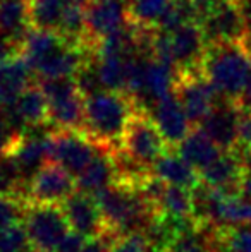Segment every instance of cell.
Instances as JSON below:
<instances>
[{
    "instance_id": "obj_31",
    "label": "cell",
    "mask_w": 251,
    "mask_h": 252,
    "mask_svg": "<svg viewBox=\"0 0 251 252\" xmlns=\"http://www.w3.org/2000/svg\"><path fill=\"white\" fill-rule=\"evenodd\" d=\"M23 134L16 129L5 108H0V156L9 155L19 143Z\"/></svg>"
},
{
    "instance_id": "obj_11",
    "label": "cell",
    "mask_w": 251,
    "mask_h": 252,
    "mask_svg": "<svg viewBox=\"0 0 251 252\" xmlns=\"http://www.w3.org/2000/svg\"><path fill=\"white\" fill-rule=\"evenodd\" d=\"M174 93L193 126H200L201 120L222 100L217 90L200 70L181 72Z\"/></svg>"
},
{
    "instance_id": "obj_25",
    "label": "cell",
    "mask_w": 251,
    "mask_h": 252,
    "mask_svg": "<svg viewBox=\"0 0 251 252\" xmlns=\"http://www.w3.org/2000/svg\"><path fill=\"white\" fill-rule=\"evenodd\" d=\"M66 0H31V23L36 30L59 31Z\"/></svg>"
},
{
    "instance_id": "obj_10",
    "label": "cell",
    "mask_w": 251,
    "mask_h": 252,
    "mask_svg": "<svg viewBox=\"0 0 251 252\" xmlns=\"http://www.w3.org/2000/svg\"><path fill=\"white\" fill-rule=\"evenodd\" d=\"M100 150L102 148L81 130L55 129L52 134L50 161L61 165L72 177H77Z\"/></svg>"
},
{
    "instance_id": "obj_3",
    "label": "cell",
    "mask_w": 251,
    "mask_h": 252,
    "mask_svg": "<svg viewBox=\"0 0 251 252\" xmlns=\"http://www.w3.org/2000/svg\"><path fill=\"white\" fill-rule=\"evenodd\" d=\"M200 72L212 83L222 100L241 105L251 76V50L246 41L208 45Z\"/></svg>"
},
{
    "instance_id": "obj_9",
    "label": "cell",
    "mask_w": 251,
    "mask_h": 252,
    "mask_svg": "<svg viewBox=\"0 0 251 252\" xmlns=\"http://www.w3.org/2000/svg\"><path fill=\"white\" fill-rule=\"evenodd\" d=\"M208 45L245 41L248 24L238 0H224L200 21Z\"/></svg>"
},
{
    "instance_id": "obj_34",
    "label": "cell",
    "mask_w": 251,
    "mask_h": 252,
    "mask_svg": "<svg viewBox=\"0 0 251 252\" xmlns=\"http://www.w3.org/2000/svg\"><path fill=\"white\" fill-rule=\"evenodd\" d=\"M84 242H86V237L74 232V230H71V232L64 237L61 246L57 247L55 252H79L81 247L84 246Z\"/></svg>"
},
{
    "instance_id": "obj_4",
    "label": "cell",
    "mask_w": 251,
    "mask_h": 252,
    "mask_svg": "<svg viewBox=\"0 0 251 252\" xmlns=\"http://www.w3.org/2000/svg\"><path fill=\"white\" fill-rule=\"evenodd\" d=\"M208 43L198 23H189L174 31L151 33V55L172 63L179 72L200 70Z\"/></svg>"
},
{
    "instance_id": "obj_14",
    "label": "cell",
    "mask_w": 251,
    "mask_h": 252,
    "mask_svg": "<svg viewBox=\"0 0 251 252\" xmlns=\"http://www.w3.org/2000/svg\"><path fill=\"white\" fill-rule=\"evenodd\" d=\"M241 113V105L227 100H220L214 106V110L201 120V124L198 127L222 151H231L238 146Z\"/></svg>"
},
{
    "instance_id": "obj_7",
    "label": "cell",
    "mask_w": 251,
    "mask_h": 252,
    "mask_svg": "<svg viewBox=\"0 0 251 252\" xmlns=\"http://www.w3.org/2000/svg\"><path fill=\"white\" fill-rule=\"evenodd\" d=\"M167 143L158 132L151 117L138 110L126 130L121 151L126 153L138 166L151 172V166L167 151Z\"/></svg>"
},
{
    "instance_id": "obj_17",
    "label": "cell",
    "mask_w": 251,
    "mask_h": 252,
    "mask_svg": "<svg viewBox=\"0 0 251 252\" xmlns=\"http://www.w3.org/2000/svg\"><path fill=\"white\" fill-rule=\"evenodd\" d=\"M33 30L31 0H0V38L17 53Z\"/></svg>"
},
{
    "instance_id": "obj_35",
    "label": "cell",
    "mask_w": 251,
    "mask_h": 252,
    "mask_svg": "<svg viewBox=\"0 0 251 252\" xmlns=\"http://www.w3.org/2000/svg\"><path fill=\"white\" fill-rule=\"evenodd\" d=\"M12 55H19V53L14 50V48L10 47L5 40H2V38H0V63H3L7 59H10Z\"/></svg>"
},
{
    "instance_id": "obj_32",
    "label": "cell",
    "mask_w": 251,
    "mask_h": 252,
    "mask_svg": "<svg viewBox=\"0 0 251 252\" xmlns=\"http://www.w3.org/2000/svg\"><path fill=\"white\" fill-rule=\"evenodd\" d=\"M117 237L110 235V233H104L102 237H93V239H86L84 246L81 247L79 252H108L110 244Z\"/></svg>"
},
{
    "instance_id": "obj_24",
    "label": "cell",
    "mask_w": 251,
    "mask_h": 252,
    "mask_svg": "<svg viewBox=\"0 0 251 252\" xmlns=\"http://www.w3.org/2000/svg\"><path fill=\"white\" fill-rule=\"evenodd\" d=\"M131 24L141 30H155L172 0H126Z\"/></svg>"
},
{
    "instance_id": "obj_16",
    "label": "cell",
    "mask_w": 251,
    "mask_h": 252,
    "mask_svg": "<svg viewBox=\"0 0 251 252\" xmlns=\"http://www.w3.org/2000/svg\"><path fill=\"white\" fill-rule=\"evenodd\" d=\"M5 110L21 134L30 127L48 124V100L40 84L26 88Z\"/></svg>"
},
{
    "instance_id": "obj_27",
    "label": "cell",
    "mask_w": 251,
    "mask_h": 252,
    "mask_svg": "<svg viewBox=\"0 0 251 252\" xmlns=\"http://www.w3.org/2000/svg\"><path fill=\"white\" fill-rule=\"evenodd\" d=\"M28 201L16 194H0V232L23 221Z\"/></svg>"
},
{
    "instance_id": "obj_12",
    "label": "cell",
    "mask_w": 251,
    "mask_h": 252,
    "mask_svg": "<svg viewBox=\"0 0 251 252\" xmlns=\"http://www.w3.org/2000/svg\"><path fill=\"white\" fill-rule=\"evenodd\" d=\"M76 190V177L57 163L48 161L28 184L26 201L38 204H62Z\"/></svg>"
},
{
    "instance_id": "obj_23",
    "label": "cell",
    "mask_w": 251,
    "mask_h": 252,
    "mask_svg": "<svg viewBox=\"0 0 251 252\" xmlns=\"http://www.w3.org/2000/svg\"><path fill=\"white\" fill-rule=\"evenodd\" d=\"M217 230L193 225L179 232L162 252H215Z\"/></svg>"
},
{
    "instance_id": "obj_8",
    "label": "cell",
    "mask_w": 251,
    "mask_h": 252,
    "mask_svg": "<svg viewBox=\"0 0 251 252\" xmlns=\"http://www.w3.org/2000/svg\"><path fill=\"white\" fill-rule=\"evenodd\" d=\"M86 43L93 47L104 38L124 31L131 26L126 0H91L84 5Z\"/></svg>"
},
{
    "instance_id": "obj_26",
    "label": "cell",
    "mask_w": 251,
    "mask_h": 252,
    "mask_svg": "<svg viewBox=\"0 0 251 252\" xmlns=\"http://www.w3.org/2000/svg\"><path fill=\"white\" fill-rule=\"evenodd\" d=\"M191 190L167 184L158 201V213L171 218H191Z\"/></svg>"
},
{
    "instance_id": "obj_22",
    "label": "cell",
    "mask_w": 251,
    "mask_h": 252,
    "mask_svg": "<svg viewBox=\"0 0 251 252\" xmlns=\"http://www.w3.org/2000/svg\"><path fill=\"white\" fill-rule=\"evenodd\" d=\"M178 153L193 168L201 172L208 165H212L224 151L198 127L196 130H191L188 136L178 144Z\"/></svg>"
},
{
    "instance_id": "obj_19",
    "label": "cell",
    "mask_w": 251,
    "mask_h": 252,
    "mask_svg": "<svg viewBox=\"0 0 251 252\" xmlns=\"http://www.w3.org/2000/svg\"><path fill=\"white\" fill-rule=\"evenodd\" d=\"M117 180L119 170L114 151L104 150V148L93 156V159L88 163L86 168L76 177L77 190L91 194V196L114 186Z\"/></svg>"
},
{
    "instance_id": "obj_28",
    "label": "cell",
    "mask_w": 251,
    "mask_h": 252,
    "mask_svg": "<svg viewBox=\"0 0 251 252\" xmlns=\"http://www.w3.org/2000/svg\"><path fill=\"white\" fill-rule=\"evenodd\" d=\"M218 242L225 252H251V226L241 225L218 232Z\"/></svg>"
},
{
    "instance_id": "obj_29",
    "label": "cell",
    "mask_w": 251,
    "mask_h": 252,
    "mask_svg": "<svg viewBox=\"0 0 251 252\" xmlns=\"http://www.w3.org/2000/svg\"><path fill=\"white\" fill-rule=\"evenodd\" d=\"M33 246L23 223L0 232V252H33Z\"/></svg>"
},
{
    "instance_id": "obj_13",
    "label": "cell",
    "mask_w": 251,
    "mask_h": 252,
    "mask_svg": "<svg viewBox=\"0 0 251 252\" xmlns=\"http://www.w3.org/2000/svg\"><path fill=\"white\" fill-rule=\"evenodd\" d=\"M61 208L69 221L71 230L81 233L86 239L102 237L104 233H107V225H105L102 209L91 194L76 190L62 202Z\"/></svg>"
},
{
    "instance_id": "obj_6",
    "label": "cell",
    "mask_w": 251,
    "mask_h": 252,
    "mask_svg": "<svg viewBox=\"0 0 251 252\" xmlns=\"http://www.w3.org/2000/svg\"><path fill=\"white\" fill-rule=\"evenodd\" d=\"M23 225L35 252H55L64 237L71 232L61 204L28 202Z\"/></svg>"
},
{
    "instance_id": "obj_36",
    "label": "cell",
    "mask_w": 251,
    "mask_h": 252,
    "mask_svg": "<svg viewBox=\"0 0 251 252\" xmlns=\"http://www.w3.org/2000/svg\"><path fill=\"white\" fill-rule=\"evenodd\" d=\"M245 41H246V45H248L250 50H251V40H245ZM241 108L251 112V76H250V81H248V86H246L245 96H243V100H241Z\"/></svg>"
},
{
    "instance_id": "obj_1",
    "label": "cell",
    "mask_w": 251,
    "mask_h": 252,
    "mask_svg": "<svg viewBox=\"0 0 251 252\" xmlns=\"http://www.w3.org/2000/svg\"><path fill=\"white\" fill-rule=\"evenodd\" d=\"M19 55L40 79H59L76 76L93 52L84 45L69 41L57 31L33 28L21 45Z\"/></svg>"
},
{
    "instance_id": "obj_30",
    "label": "cell",
    "mask_w": 251,
    "mask_h": 252,
    "mask_svg": "<svg viewBox=\"0 0 251 252\" xmlns=\"http://www.w3.org/2000/svg\"><path fill=\"white\" fill-rule=\"evenodd\" d=\"M108 252H158L148 242L144 233H131L117 237L108 247Z\"/></svg>"
},
{
    "instance_id": "obj_21",
    "label": "cell",
    "mask_w": 251,
    "mask_h": 252,
    "mask_svg": "<svg viewBox=\"0 0 251 252\" xmlns=\"http://www.w3.org/2000/svg\"><path fill=\"white\" fill-rule=\"evenodd\" d=\"M151 173L169 186L182 187L188 190H193L200 184V172L193 168L184 158H181L179 153L165 151L151 166Z\"/></svg>"
},
{
    "instance_id": "obj_5",
    "label": "cell",
    "mask_w": 251,
    "mask_h": 252,
    "mask_svg": "<svg viewBox=\"0 0 251 252\" xmlns=\"http://www.w3.org/2000/svg\"><path fill=\"white\" fill-rule=\"evenodd\" d=\"M48 100V124L59 130H81L84 126V96L74 77L40 79Z\"/></svg>"
},
{
    "instance_id": "obj_33",
    "label": "cell",
    "mask_w": 251,
    "mask_h": 252,
    "mask_svg": "<svg viewBox=\"0 0 251 252\" xmlns=\"http://www.w3.org/2000/svg\"><path fill=\"white\" fill-rule=\"evenodd\" d=\"M238 146L251 150V112H248V110H243L241 119H239Z\"/></svg>"
},
{
    "instance_id": "obj_15",
    "label": "cell",
    "mask_w": 251,
    "mask_h": 252,
    "mask_svg": "<svg viewBox=\"0 0 251 252\" xmlns=\"http://www.w3.org/2000/svg\"><path fill=\"white\" fill-rule=\"evenodd\" d=\"M148 115L155 122L167 146H178L191 132V120L186 115L176 93L158 101L148 112Z\"/></svg>"
},
{
    "instance_id": "obj_2",
    "label": "cell",
    "mask_w": 251,
    "mask_h": 252,
    "mask_svg": "<svg viewBox=\"0 0 251 252\" xmlns=\"http://www.w3.org/2000/svg\"><path fill=\"white\" fill-rule=\"evenodd\" d=\"M136 112V105L126 93L98 91L84 98L83 132L97 146L117 151L121 150L126 130Z\"/></svg>"
},
{
    "instance_id": "obj_20",
    "label": "cell",
    "mask_w": 251,
    "mask_h": 252,
    "mask_svg": "<svg viewBox=\"0 0 251 252\" xmlns=\"http://www.w3.org/2000/svg\"><path fill=\"white\" fill-rule=\"evenodd\" d=\"M35 72L21 55L0 63V108H7L26 88L33 84Z\"/></svg>"
},
{
    "instance_id": "obj_18",
    "label": "cell",
    "mask_w": 251,
    "mask_h": 252,
    "mask_svg": "<svg viewBox=\"0 0 251 252\" xmlns=\"http://www.w3.org/2000/svg\"><path fill=\"white\" fill-rule=\"evenodd\" d=\"M245 166L234 150L224 151L212 165L200 172V180L225 194H239Z\"/></svg>"
}]
</instances>
